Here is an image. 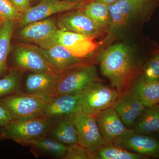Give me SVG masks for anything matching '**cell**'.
Segmentation results:
<instances>
[{"label": "cell", "instance_id": "31", "mask_svg": "<svg viewBox=\"0 0 159 159\" xmlns=\"http://www.w3.org/2000/svg\"><path fill=\"white\" fill-rule=\"evenodd\" d=\"M10 2L15 8L22 14L31 7V0H10Z\"/></svg>", "mask_w": 159, "mask_h": 159}, {"label": "cell", "instance_id": "24", "mask_svg": "<svg viewBox=\"0 0 159 159\" xmlns=\"http://www.w3.org/2000/svg\"><path fill=\"white\" fill-rule=\"evenodd\" d=\"M129 89L138 95L145 107L159 104V81L148 82L139 76Z\"/></svg>", "mask_w": 159, "mask_h": 159}, {"label": "cell", "instance_id": "28", "mask_svg": "<svg viewBox=\"0 0 159 159\" xmlns=\"http://www.w3.org/2000/svg\"><path fill=\"white\" fill-rule=\"evenodd\" d=\"M23 14L18 11L8 0H0V20L16 21L19 22Z\"/></svg>", "mask_w": 159, "mask_h": 159}, {"label": "cell", "instance_id": "2", "mask_svg": "<svg viewBox=\"0 0 159 159\" xmlns=\"http://www.w3.org/2000/svg\"><path fill=\"white\" fill-rule=\"evenodd\" d=\"M54 119L43 114L29 119L12 120L3 129L1 140L9 139L25 146L29 141L44 136Z\"/></svg>", "mask_w": 159, "mask_h": 159}, {"label": "cell", "instance_id": "3", "mask_svg": "<svg viewBox=\"0 0 159 159\" xmlns=\"http://www.w3.org/2000/svg\"><path fill=\"white\" fill-rule=\"evenodd\" d=\"M99 79L97 68L89 64H83L66 70L61 76L50 98L63 95L80 93Z\"/></svg>", "mask_w": 159, "mask_h": 159}, {"label": "cell", "instance_id": "6", "mask_svg": "<svg viewBox=\"0 0 159 159\" xmlns=\"http://www.w3.org/2000/svg\"><path fill=\"white\" fill-rule=\"evenodd\" d=\"M9 69L23 71L40 72L59 78L61 73L56 70L38 51L36 46L20 43L12 54L11 66Z\"/></svg>", "mask_w": 159, "mask_h": 159}, {"label": "cell", "instance_id": "32", "mask_svg": "<svg viewBox=\"0 0 159 159\" xmlns=\"http://www.w3.org/2000/svg\"><path fill=\"white\" fill-rule=\"evenodd\" d=\"M92 1L99 2L102 3V4H105L107 6H108L116 3L119 0H92Z\"/></svg>", "mask_w": 159, "mask_h": 159}, {"label": "cell", "instance_id": "5", "mask_svg": "<svg viewBox=\"0 0 159 159\" xmlns=\"http://www.w3.org/2000/svg\"><path fill=\"white\" fill-rule=\"evenodd\" d=\"M80 94V112L93 116L113 107L120 95L102 81L92 84Z\"/></svg>", "mask_w": 159, "mask_h": 159}, {"label": "cell", "instance_id": "20", "mask_svg": "<svg viewBox=\"0 0 159 159\" xmlns=\"http://www.w3.org/2000/svg\"><path fill=\"white\" fill-rule=\"evenodd\" d=\"M31 153L36 158L40 157L51 159H62L67 146L47 136L34 139L26 143Z\"/></svg>", "mask_w": 159, "mask_h": 159}, {"label": "cell", "instance_id": "30", "mask_svg": "<svg viewBox=\"0 0 159 159\" xmlns=\"http://www.w3.org/2000/svg\"><path fill=\"white\" fill-rule=\"evenodd\" d=\"M12 118L9 112L2 105H0V141L1 140V133L4 127L11 122Z\"/></svg>", "mask_w": 159, "mask_h": 159}, {"label": "cell", "instance_id": "16", "mask_svg": "<svg viewBox=\"0 0 159 159\" xmlns=\"http://www.w3.org/2000/svg\"><path fill=\"white\" fill-rule=\"evenodd\" d=\"M35 46L48 62L61 74L75 66L87 64L82 60L75 57L67 49L59 44H56L46 49Z\"/></svg>", "mask_w": 159, "mask_h": 159}, {"label": "cell", "instance_id": "21", "mask_svg": "<svg viewBox=\"0 0 159 159\" xmlns=\"http://www.w3.org/2000/svg\"><path fill=\"white\" fill-rule=\"evenodd\" d=\"M18 23L16 21H2L0 25V78L6 75L10 69L8 59L11 39Z\"/></svg>", "mask_w": 159, "mask_h": 159}, {"label": "cell", "instance_id": "26", "mask_svg": "<svg viewBox=\"0 0 159 159\" xmlns=\"http://www.w3.org/2000/svg\"><path fill=\"white\" fill-rule=\"evenodd\" d=\"M23 71L10 69L6 75L0 78V99L23 92Z\"/></svg>", "mask_w": 159, "mask_h": 159}, {"label": "cell", "instance_id": "1", "mask_svg": "<svg viewBox=\"0 0 159 159\" xmlns=\"http://www.w3.org/2000/svg\"><path fill=\"white\" fill-rule=\"evenodd\" d=\"M99 61L101 74L120 94L129 89L141 74L133 54L123 44L109 47L102 52Z\"/></svg>", "mask_w": 159, "mask_h": 159}, {"label": "cell", "instance_id": "23", "mask_svg": "<svg viewBox=\"0 0 159 159\" xmlns=\"http://www.w3.org/2000/svg\"><path fill=\"white\" fill-rule=\"evenodd\" d=\"M131 129L145 134L159 132V104L145 107Z\"/></svg>", "mask_w": 159, "mask_h": 159}, {"label": "cell", "instance_id": "9", "mask_svg": "<svg viewBox=\"0 0 159 159\" xmlns=\"http://www.w3.org/2000/svg\"><path fill=\"white\" fill-rule=\"evenodd\" d=\"M79 136V143L90 153L104 145L95 116L76 112L68 115Z\"/></svg>", "mask_w": 159, "mask_h": 159}, {"label": "cell", "instance_id": "25", "mask_svg": "<svg viewBox=\"0 0 159 159\" xmlns=\"http://www.w3.org/2000/svg\"><path fill=\"white\" fill-rule=\"evenodd\" d=\"M91 154L92 159H148L144 156L129 151L114 144H105Z\"/></svg>", "mask_w": 159, "mask_h": 159}, {"label": "cell", "instance_id": "22", "mask_svg": "<svg viewBox=\"0 0 159 159\" xmlns=\"http://www.w3.org/2000/svg\"><path fill=\"white\" fill-rule=\"evenodd\" d=\"M103 31L111 27L108 6L92 0H85L80 8Z\"/></svg>", "mask_w": 159, "mask_h": 159}, {"label": "cell", "instance_id": "12", "mask_svg": "<svg viewBox=\"0 0 159 159\" xmlns=\"http://www.w3.org/2000/svg\"><path fill=\"white\" fill-rule=\"evenodd\" d=\"M95 38L59 29L57 43L67 49L75 57L86 63L84 59L89 57L98 48Z\"/></svg>", "mask_w": 159, "mask_h": 159}, {"label": "cell", "instance_id": "13", "mask_svg": "<svg viewBox=\"0 0 159 159\" xmlns=\"http://www.w3.org/2000/svg\"><path fill=\"white\" fill-rule=\"evenodd\" d=\"M57 25L60 30L91 37H96L104 32L80 9L68 11L60 17Z\"/></svg>", "mask_w": 159, "mask_h": 159}, {"label": "cell", "instance_id": "29", "mask_svg": "<svg viewBox=\"0 0 159 159\" xmlns=\"http://www.w3.org/2000/svg\"><path fill=\"white\" fill-rule=\"evenodd\" d=\"M62 159H92V155L83 146L77 143L68 146Z\"/></svg>", "mask_w": 159, "mask_h": 159}, {"label": "cell", "instance_id": "10", "mask_svg": "<svg viewBox=\"0 0 159 159\" xmlns=\"http://www.w3.org/2000/svg\"><path fill=\"white\" fill-rule=\"evenodd\" d=\"M84 2L41 0L38 5L30 7L23 14L18 26L20 29L29 23L45 19L54 14L80 9Z\"/></svg>", "mask_w": 159, "mask_h": 159}, {"label": "cell", "instance_id": "17", "mask_svg": "<svg viewBox=\"0 0 159 159\" xmlns=\"http://www.w3.org/2000/svg\"><path fill=\"white\" fill-rule=\"evenodd\" d=\"M59 78L45 73L31 72L27 75L23 84V92L50 99Z\"/></svg>", "mask_w": 159, "mask_h": 159}, {"label": "cell", "instance_id": "19", "mask_svg": "<svg viewBox=\"0 0 159 159\" xmlns=\"http://www.w3.org/2000/svg\"><path fill=\"white\" fill-rule=\"evenodd\" d=\"M80 94L63 95L50 98L44 114L50 118H57L80 112Z\"/></svg>", "mask_w": 159, "mask_h": 159}, {"label": "cell", "instance_id": "27", "mask_svg": "<svg viewBox=\"0 0 159 159\" xmlns=\"http://www.w3.org/2000/svg\"><path fill=\"white\" fill-rule=\"evenodd\" d=\"M140 76L148 82L159 81V50L152 54L142 67Z\"/></svg>", "mask_w": 159, "mask_h": 159}, {"label": "cell", "instance_id": "35", "mask_svg": "<svg viewBox=\"0 0 159 159\" xmlns=\"http://www.w3.org/2000/svg\"><path fill=\"white\" fill-rule=\"evenodd\" d=\"M34 1V0H31V1Z\"/></svg>", "mask_w": 159, "mask_h": 159}, {"label": "cell", "instance_id": "8", "mask_svg": "<svg viewBox=\"0 0 159 159\" xmlns=\"http://www.w3.org/2000/svg\"><path fill=\"white\" fill-rule=\"evenodd\" d=\"M51 18L29 23L20 28L16 37L33 43L43 49H48L57 43L58 27Z\"/></svg>", "mask_w": 159, "mask_h": 159}, {"label": "cell", "instance_id": "33", "mask_svg": "<svg viewBox=\"0 0 159 159\" xmlns=\"http://www.w3.org/2000/svg\"><path fill=\"white\" fill-rule=\"evenodd\" d=\"M66 1H84L85 0H66Z\"/></svg>", "mask_w": 159, "mask_h": 159}, {"label": "cell", "instance_id": "36", "mask_svg": "<svg viewBox=\"0 0 159 159\" xmlns=\"http://www.w3.org/2000/svg\"><path fill=\"white\" fill-rule=\"evenodd\" d=\"M8 1H10V0H8Z\"/></svg>", "mask_w": 159, "mask_h": 159}, {"label": "cell", "instance_id": "18", "mask_svg": "<svg viewBox=\"0 0 159 159\" xmlns=\"http://www.w3.org/2000/svg\"><path fill=\"white\" fill-rule=\"evenodd\" d=\"M44 136L66 146L79 143V136L68 116L55 118Z\"/></svg>", "mask_w": 159, "mask_h": 159}, {"label": "cell", "instance_id": "11", "mask_svg": "<svg viewBox=\"0 0 159 159\" xmlns=\"http://www.w3.org/2000/svg\"><path fill=\"white\" fill-rule=\"evenodd\" d=\"M157 0H119L108 6L112 29L126 26L131 20L148 9Z\"/></svg>", "mask_w": 159, "mask_h": 159}, {"label": "cell", "instance_id": "4", "mask_svg": "<svg viewBox=\"0 0 159 159\" xmlns=\"http://www.w3.org/2000/svg\"><path fill=\"white\" fill-rule=\"evenodd\" d=\"M49 99L20 92L0 99V105L6 109L12 120H24L44 114Z\"/></svg>", "mask_w": 159, "mask_h": 159}, {"label": "cell", "instance_id": "15", "mask_svg": "<svg viewBox=\"0 0 159 159\" xmlns=\"http://www.w3.org/2000/svg\"><path fill=\"white\" fill-rule=\"evenodd\" d=\"M105 144H112L114 140L128 130L114 107L95 116Z\"/></svg>", "mask_w": 159, "mask_h": 159}, {"label": "cell", "instance_id": "34", "mask_svg": "<svg viewBox=\"0 0 159 159\" xmlns=\"http://www.w3.org/2000/svg\"><path fill=\"white\" fill-rule=\"evenodd\" d=\"M2 21L0 20V25H1V22H2Z\"/></svg>", "mask_w": 159, "mask_h": 159}, {"label": "cell", "instance_id": "7", "mask_svg": "<svg viewBox=\"0 0 159 159\" xmlns=\"http://www.w3.org/2000/svg\"><path fill=\"white\" fill-rule=\"evenodd\" d=\"M112 144L148 159H159V132L145 134L129 129L115 139Z\"/></svg>", "mask_w": 159, "mask_h": 159}, {"label": "cell", "instance_id": "14", "mask_svg": "<svg viewBox=\"0 0 159 159\" xmlns=\"http://www.w3.org/2000/svg\"><path fill=\"white\" fill-rule=\"evenodd\" d=\"M113 107L125 126L131 129L145 107L138 95L129 89L120 94Z\"/></svg>", "mask_w": 159, "mask_h": 159}]
</instances>
